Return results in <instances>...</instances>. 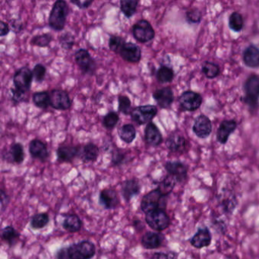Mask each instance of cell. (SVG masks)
I'll list each match as a JSON object with an SVG mask.
<instances>
[{
    "label": "cell",
    "instance_id": "obj_52",
    "mask_svg": "<svg viewBox=\"0 0 259 259\" xmlns=\"http://www.w3.org/2000/svg\"><path fill=\"white\" fill-rule=\"evenodd\" d=\"M133 225L135 227V229L138 230H142L144 229V225H143L142 222L139 220H135L133 221Z\"/></svg>",
    "mask_w": 259,
    "mask_h": 259
},
{
    "label": "cell",
    "instance_id": "obj_43",
    "mask_svg": "<svg viewBox=\"0 0 259 259\" xmlns=\"http://www.w3.org/2000/svg\"><path fill=\"white\" fill-rule=\"evenodd\" d=\"M33 78L37 82H43L47 73V68L43 64H37L33 67Z\"/></svg>",
    "mask_w": 259,
    "mask_h": 259
},
{
    "label": "cell",
    "instance_id": "obj_20",
    "mask_svg": "<svg viewBox=\"0 0 259 259\" xmlns=\"http://www.w3.org/2000/svg\"><path fill=\"white\" fill-rule=\"evenodd\" d=\"M140 191H141V185L136 179L126 180L122 184V195L127 202H130L132 198L138 195Z\"/></svg>",
    "mask_w": 259,
    "mask_h": 259
},
{
    "label": "cell",
    "instance_id": "obj_4",
    "mask_svg": "<svg viewBox=\"0 0 259 259\" xmlns=\"http://www.w3.org/2000/svg\"><path fill=\"white\" fill-rule=\"evenodd\" d=\"M145 222L151 229L162 232L169 227L170 219L166 211L157 210L145 214Z\"/></svg>",
    "mask_w": 259,
    "mask_h": 259
},
{
    "label": "cell",
    "instance_id": "obj_48",
    "mask_svg": "<svg viewBox=\"0 0 259 259\" xmlns=\"http://www.w3.org/2000/svg\"><path fill=\"white\" fill-rule=\"evenodd\" d=\"M71 3L76 5L80 9H85V8H89L92 5L93 1H80V0L74 1V0H71Z\"/></svg>",
    "mask_w": 259,
    "mask_h": 259
},
{
    "label": "cell",
    "instance_id": "obj_2",
    "mask_svg": "<svg viewBox=\"0 0 259 259\" xmlns=\"http://www.w3.org/2000/svg\"><path fill=\"white\" fill-rule=\"evenodd\" d=\"M166 196L163 195L158 189L147 193L142 198L141 209L145 214L157 210L165 211L166 207Z\"/></svg>",
    "mask_w": 259,
    "mask_h": 259
},
{
    "label": "cell",
    "instance_id": "obj_7",
    "mask_svg": "<svg viewBox=\"0 0 259 259\" xmlns=\"http://www.w3.org/2000/svg\"><path fill=\"white\" fill-rule=\"evenodd\" d=\"M158 114V108L154 105H144L132 109L131 118L137 124L145 125L151 123Z\"/></svg>",
    "mask_w": 259,
    "mask_h": 259
},
{
    "label": "cell",
    "instance_id": "obj_21",
    "mask_svg": "<svg viewBox=\"0 0 259 259\" xmlns=\"http://www.w3.org/2000/svg\"><path fill=\"white\" fill-rule=\"evenodd\" d=\"M79 147L61 145L57 151V159L61 163H70L79 155Z\"/></svg>",
    "mask_w": 259,
    "mask_h": 259
},
{
    "label": "cell",
    "instance_id": "obj_50",
    "mask_svg": "<svg viewBox=\"0 0 259 259\" xmlns=\"http://www.w3.org/2000/svg\"><path fill=\"white\" fill-rule=\"evenodd\" d=\"M57 259H68V248H63L57 254Z\"/></svg>",
    "mask_w": 259,
    "mask_h": 259
},
{
    "label": "cell",
    "instance_id": "obj_3",
    "mask_svg": "<svg viewBox=\"0 0 259 259\" xmlns=\"http://www.w3.org/2000/svg\"><path fill=\"white\" fill-rule=\"evenodd\" d=\"M95 254L96 247L90 241H82L68 248V259H92Z\"/></svg>",
    "mask_w": 259,
    "mask_h": 259
},
{
    "label": "cell",
    "instance_id": "obj_34",
    "mask_svg": "<svg viewBox=\"0 0 259 259\" xmlns=\"http://www.w3.org/2000/svg\"><path fill=\"white\" fill-rule=\"evenodd\" d=\"M157 79L161 83H169L171 82L174 78V71L171 68L162 65L158 68L156 73Z\"/></svg>",
    "mask_w": 259,
    "mask_h": 259
},
{
    "label": "cell",
    "instance_id": "obj_12",
    "mask_svg": "<svg viewBox=\"0 0 259 259\" xmlns=\"http://www.w3.org/2000/svg\"><path fill=\"white\" fill-rule=\"evenodd\" d=\"M119 53L125 61L131 64H138L141 59V48L131 42H126Z\"/></svg>",
    "mask_w": 259,
    "mask_h": 259
},
{
    "label": "cell",
    "instance_id": "obj_15",
    "mask_svg": "<svg viewBox=\"0 0 259 259\" xmlns=\"http://www.w3.org/2000/svg\"><path fill=\"white\" fill-rule=\"evenodd\" d=\"M99 204L107 210H113L120 204V198L117 191L113 189H104L99 195Z\"/></svg>",
    "mask_w": 259,
    "mask_h": 259
},
{
    "label": "cell",
    "instance_id": "obj_11",
    "mask_svg": "<svg viewBox=\"0 0 259 259\" xmlns=\"http://www.w3.org/2000/svg\"><path fill=\"white\" fill-rule=\"evenodd\" d=\"M50 106L57 110H67L71 107V100L67 92L55 89L50 93Z\"/></svg>",
    "mask_w": 259,
    "mask_h": 259
},
{
    "label": "cell",
    "instance_id": "obj_16",
    "mask_svg": "<svg viewBox=\"0 0 259 259\" xmlns=\"http://www.w3.org/2000/svg\"><path fill=\"white\" fill-rule=\"evenodd\" d=\"M212 236L207 227L199 228L190 239V243L195 249H203L211 245Z\"/></svg>",
    "mask_w": 259,
    "mask_h": 259
},
{
    "label": "cell",
    "instance_id": "obj_28",
    "mask_svg": "<svg viewBox=\"0 0 259 259\" xmlns=\"http://www.w3.org/2000/svg\"><path fill=\"white\" fill-rule=\"evenodd\" d=\"M120 139L127 144H131L136 138V130L132 124H125L118 130Z\"/></svg>",
    "mask_w": 259,
    "mask_h": 259
},
{
    "label": "cell",
    "instance_id": "obj_26",
    "mask_svg": "<svg viewBox=\"0 0 259 259\" xmlns=\"http://www.w3.org/2000/svg\"><path fill=\"white\" fill-rule=\"evenodd\" d=\"M7 155V160H9L12 163L21 164L23 163L25 157L23 145L21 143H15L11 145Z\"/></svg>",
    "mask_w": 259,
    "mask_h": 259
},
{
    "label": "cell",
    "instance_id": "obj_24",
    "mask_svg": "<svg viewBox=\"0 0 259 259\" xmlns=\"http://www.w3.org/2000/svg\"><path fill=\"white\" fill-rule=\"evenodd\" d=\"M166 145L171 152L183 153L188 145L184 137L179 134H172L166 139Z\"/></svg>",
    "mask_w": 259,
    "mask_h": 259
},
{
    "label": "cell",
    "instance_id": "obj_32",
    "mask_svg": "<svg viewBox=\"0 0 259 259\" xmlns=\"http://www.w3.org/2000/svg\"><path fill=\"white\" fill-rule=\"evenodd\" d=\"M32 100L35 106L44 110L50 106V93L47 92H36L32 96Z\"/></svg>",
    "mask_w": 259,
    "mask_h": 259
},
{
    "label": "cell",
    "instance_id": "obj_40",
    "mask_svg": "<svg viewBox=\"0 0 259 259\" xmlns=\"http://www.w3.org/2000/svg\"><path fill=\"white\" fill-rule=\"evenodd\" d=\"M119 111L124 115H131V102L130 97L125 95H120L118 98Z\"/></svg>",
    "mask_w": 259,
    "mask_h": 259
},
{
    "label": "cell",
    "instance_id": "obj_9",
    "mask_svg": "<svg viewBox=\"0 0 259 259\" xmlns=\"http://www.w3.org/2000/svg\"><path fill=\"white\" fill-rule=\"evenodd\" d=\"M75 60L83 73L92 75L96 70V63L86 49H79L75 54Z\"/></svg>",
    "mask_w": 259,
    "mask_h": 259
},
{
    "label": "cell",
    "instance_id": "obj_35",
    "mask_svg": "<svg viewBox=\"0 0 259 259\" xmlns=\"http://www.w3.org/2000/svg\"><path fill=\"white\" fill-rule=\"evenodd\" d=\"M50 222V217L47 213L35 214L31 221V227L33 229H40L45 227Z\"/></svg>",
    "mask_w": 259,
    "mask_h": 259
},
{
    "label": "cell",
    "instance_id": "obj_29",
    "mask_svg": "<svg viewBox=\"0 0 259 259\" xmlns=\"http://www.w3.org/2000/svg\"><path fill=\"white\" fill-rule=\"evenodd\" d=\"M176 183L177 181L176 179L171 175L168 174L163 178V180L158 183V187L157 189H158L163 195L167 197L174 190Z\"/></svg>",
    "mask_w": 259,
    "mask_h": 259
},
{
    "label": "cell",
    "instance_id": "obj_49",
    "mask_svg": "<svg viewBox=\"0 0 259 259\" xmlns=\"http://www.w3.org/2000/svg\"><path fill=\"white\" fill-rule=\"evenodd\" d=\"M0 29H1V33H0L1 37H5L10 32V28L8 26V24L2 22V21L1 22V25H0Z\"/></svg>",
    "mask_w": 259,
    "mask_h": 259
},
{
    "label": "cell",
    "instance_id": "obj_31",
    "mask_svg": "<svg viewBox=\"0 0 259 259\" xmlns=\"http://www.w3.org/2000/svg\"><path fill=\"white\" fill-rule=\"evenodd\" d=\"M139 1L138 0H122L120 1V10L125 16L130 19L135 15Z\"/></svg>",
    "mask_w": 259,
    "mask_h": 259
},
{
    "label": "cell",
    "instance_id": "obj_37",
    "mask_svg": "<svg viewBox=\"0 0 259 259\" xmlns=\"http://www.w3.org/2000/svg\"><path fill=\"white\" fill-rule=\"evenodd\" d=\"M244 21L243 16L239 12H234L231 14L229 18V27L231 30L239 32L243 29Z\"/></svg>",
    "mask_w": 259,
    "mask_h": 259
},
{
    "label": "cell",
    "instance_id": "obj_6",
    "mask_svg": "<svg viewBox=\"0 0 259 259\" xmlns=\"http://www.w3.org/2000/svg\"><path fill=\"white\" fill-rule=\"evenodd\" d=\"M245 102L252 108L256 107L259 100V76L252 75L247 78L244 85Z\"/></svg>",
    "mask_w": 259,
    "mask_h": 259
},
{
    "label": "cell",
    "instance_id": "obj_10",
    "mask_svg": "<svg viewBox=\"0 0 259 259\" xmlns=\"http://www.w3.org/2000/svg\"><path fill=\"white\" fill-rule=\"evenodd\" d=\"M179 103L183 110L195 111L202 103V97L193 91H187L182 94L179 99Z\"/></svg>",
    "mask_w": 259,
    "mask_h": 259
},
{
    "label": "cell",
    "instance_id": "obj_33",
    "mask_svg": "<svg viewBox=\"0 0 259 259\" xmlns=\"http://www.w3.org/2000/svg\"><path fill=\"white\" fill-rule=\"evenodd\" d=\"M20 234L12 226H7L2 230V239L9 246H13L19 239Z\"/></svg>",
    "mask_w": 259,
    "mask_h": 259
},
{
    "label": "cell",
    "instance_id": "obj_23",
    "mask_svg": "<svg viewBox=\"0 0 259 259\" xmlns=\"http://www.w3.org/2000/svg\"><path fill=\"white\" fill-rule=\"evenodd\" d=\"M237 123L235 120H225L220 125L217 133V138L221 144L225 145L227 142L228 138L231 134L236 130Z\"/></svg>",
    "mask_w": 259,
    "mask_h": 259
},
{
    "label": "cell",
    "instance_id": "obj_13",
    "mask_svg": "<svg viewBox=\"0 0 259 259\" xmlns=\"http://www.w3.org/2000/svg\"><path fill=\"white\" fill-rule=\"evenodd\" d=\"M164 166L168 174L173 176L177 183L186 181L188 176V168L184 163L180 162H168Z\"/></svg>",
    "mask_w": 259,
    "mask_h": 259
},
{
    "label": "cell",
    "instance_id": "obj_39",
    "mask_svg": "<svg viewBox=\"0 0 259 259\" xmlns=\"http://www.w3.org/2000/svg\"><path fill=\"white\" fill-rule=\"evenodd\" d=\"M120 120L118 113L114 111L109 112L103 118V125L107 130H113Z\"/></svg>",
    "mask_w": 259,
    "mask_h": 259
},
{
    "label": "cell",
    "instance_id": "obj_5",
    "mask_svg": "<svg viewBox=\"0 0 259 259\" xmlns=\"http://www.w3.org/2000/svg\"><path fill=\"white\" fill-rule=\"evenodd\" d=\"M33 71L29 67L23 66L15 71L13 76V84L16 90L27 94L32 88Z\"/></svg>",
    "mask_w": 259,
    "mask_h": 259
},
{
    "label": "cell",
    "instance_id": "obj_25",
    "mask_svg": "<svg viewBox=\"0 0 259 259\" xmlns=\"http://www.w3.org/2000/svg\"><path fill=\"white\" fill-rule=\"evenodd\" d=\"M243 61L249 68H259V48L251 44L243 52Z\"/></svg>",
    "mask_w": 259,
    "mask_h": 259
},
{
    "label": "cell",
    "instance_id": "obj_22",
    "mask_svg": "<svg viewBox=\"0 0 259 259\" xmlns=\"http://www.w3.org/2000/svg\"><path fill=\"white\" fill-rule=\"evenodd\" d=\"M164 236L161 233L147 232L141 237V243L146 249H155L161 247L164 241Z\"/></svg>",
    "mask_w": 259,
    "mask_h": 259
},
{
    "label": "cell",
    "instance_id": "obj_30",
    "mask_svg": "<svg viewBox=\"0 0 259 259\" xmlns=\"http://www.w3.org/2000/svg\"><path fill=\"white\" fill-rule=\"evenodd\" d=\"M99 156V148L94 143H88L82 150V158L85 162H96Z\"/></svg>",
    "mask_w": 259,
    "mask_h": 259
},
{
    "label": "cell",
    "instance_id": "obj_19",
    "mask_svg": "<svg viewBox=\"0 0 259 259\" xmlns=\"http://www.w3.org/2000/svg\"><path fill=\"white\" fill-rule=\"evenodd\" d=\"M145 141L147 145L151 147L159 146L163 142L162 132L152 122L147 124L145 130Z\"/></svg>",
    "mask_w": 259,
    "mask_h": 259
},
{
    "label": "cell",
    "instance_id": "obj_1",
    "mask_svg": "<svg viewBox=\"0 0 259 259\" xmlns=\"http://www.w3.org/2000/svg\"><path fill=\"white\" fill-rule=\"evenodd\" d=\"M68 4L64 0H57L53 4L49 16V26L56 32L63 31L66 23L68 15Z\"/></svg>",
    "mask_w": 259,
    "mask_h": 259
},
{
    "label": "cell",
    "instance_id": "obj_51",
    "mask_svg": "<svg viewBox=\"0 0 259 259\" xmlns=\"http://www.w3.org/2000/svg\"><path fill=\"white\" fill-rule=\"evenodd\" d=\"M151 259H169V256L163 253H156L152 255Z\"/></svg>",
    "mask_w": 259,
    "mask_h": 259
},
{
    "label": "cell",
    "instance_id": "obj_45",
    "mask_svg": "<svg viewBox=\"0 0 259 259\" xmlns=\"http://www.w3.org/2000/svg\"><path fill=\"white\" fill-rule=\"evenodd\" d=\"M201 17H202L201 12L197 8H193V9L186 12V20L190 23H199L201 20Z\"/></svg>",
    "mask_w": 259,
    "mask_h": 259
},
{
    "label": "cell",
    "instance_id": "obj_17",
    "mask_svg": "<svg viewBox=\"0 0 259 259\" xmlns=\"http://www.w3.org/2000/svg\"><path fill=\"white\" fill-rule=\"evenodd\" d=\"M153 97L158 106L162 109H169L174 100L173 91L168 87L155 91L153 93Z\"/></svg>",
    "mask_w": 259,
    "mask_h": 259
},
{
    "label": "cell",
    "instance_id": "obj_38",
    "mask_svg": "<svg viewBox=\"0 0 259 259\" xmlns=\"http://www.w3.org/2000/svg\"><path fill=\"white\" fill-rule=\"evenodd\" d=\"M53 40V36L50 33H43V34L35 35L32 37L30 43L32 46L38 47H46L50 45Z\"/></svg>",
    "mask_w": 259,
    "mask_h": 259
},
{
    "label": "cell",
    "instance_id": "obj_27",
    "mask_svg": "<svg viewBox=\"0 0 259 259\" xmlns=\"http://www.w3.org/2000/svg\"><path fill=\"white\" fill-rule=\"evenodd\" d=\"M82 220L76 214H68L63 222V227L69 233H77L82 229Z\"/></svg>",
    "mask_w": 259,
    "mask_h": 259
},
{
    "label": "cell",
    "instance_id": "obj_46",
    "mask_svg": "<svg viewBox=\"0 0 259 259\" xmlns=\"http://www.w3.org/2000/svg\"><path fill=\"white\" fill-rule=\"evenodd\" d=\"M12 100L15 103H20L25 102L26 98V94L22 93L19 91L16 90L15 88L12 89Z\"/></svg>",
    "mask_w": 259,
    "mask_h": 259
},
{
    "label": "cell",
    "instance_id": "obj_47",
    "mask_svg": "<svg viewBox=\"0 0 259 259\" xmlns=\"http://www.w3.org/2000/svg\"><path fill=\"white\" fill-rule=\"evenodd\" d=\"M9 203V196L3 190H1V211L3 212Z\"/></svg>",
    "mask_w": 259,
    "mask_h": 259
},
{
    "label": "cell",
    "instance_id": "obj_42",
    "mask_svg": "<svg viewBox=\"0 0 259 259\" xmlns=\"http://www.w3.org/2000/svg\"><path fill=\"white\" fill-rule=\"evenodd\" d=\"M125 43L126 42L124 39L120 36L110 35V39H109V47L112 51L119 53Z\"/></svg>",
    "mask_w": 259,
    "mask_h": 259
},
{
    "label": "cell",
    "instance_id": "obj_44",
    "mask_svg": "<svg viewBox=\"0 0 259 259\" xmlns=\"http://www.w3.org/2000/svg\"><path fill=\"white\" fill-rule=\"evenodd\" d=\"M127 161V155L122 151V150L117 149L113 151L112 155V164L115 166H120Z\"/></svg>",
    "mask_w": 259,
    "mask_h": 259
},
{
    "label": "cell",
    "instance_id": "obj_36",
    "mask_svg": "<svg viewBox=\"0 0 259 259\" xmlns=\"http://www.w3.org/2000/svg\"><path fill=\"white\" fill-rule=\"evenodd\" d=\"M202 72L204 75L206 76V78L212 79V78H216L220 74L219 66L217 64L211 63V62L205 61L202 64Z\"/></svg>",
    "mask_w": 259,
    "mask_h": 259
},
{
    "label": "cell",
    "instance_id": "obj_8",
    "mask_svg": "<svg viewBox=\"0 0 259 259\" xmlns=\"http://www.w3.org/2000/svg\"><path fill=\"white\" fill-rule=\"evenodd\" d=\"M132 35L137 41L145 43L153 40L155 32L149 22L145 19L137 22L132 27Z\"/></svg>",
    "mask_w": 259,
    "mask_h": 259
},
{
    "label": "cell",
    "instance_id": "obj_18",
    "mask_svg": "<svg viewBox=\"0 0 259 259\" xmlns=\"http://www.w3.org/2000/svg\"><path fill=\"white\" fill-rule=\"evenodd\" d=\"M29 153L32 158L45 162L49 158L47 145L40 139H33L29 143Z\"/></svg>",
    "mask_w": 259,
    "mask_h": 259
},
{
    "label": "cell",
    "instance_id": "obj_14",
    "mask_svg": "<svg viewBox=\"0 0 259 259\" xmlns=\"http://www.w3.org/2000/svg\"><path fill=\"white\" fill-rule=\"evenodd\" d=\"M193 131L199 138H207L212 131L211 120L205 115H200L196 118L193 127Z\"/></svg>",
    "mask_w": 259,
    "mask_h": 259
},
{
    "label": "cell",
    "instance_id": "obj_41",
    "mask_svg": "<svg viewBox=\"0 0 259 259\" xmlns=\"http://www.w3.org/2000/svg\"><path fill=\"white\" fill-rule=\"evenodd\" d=\"M60 46L64 50H71L75 43V37L69 32H65L60 36Z\"/></svg>",
    "mask_w": 259,
    "mask_h": 259
}]
</instances>
